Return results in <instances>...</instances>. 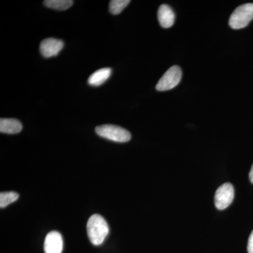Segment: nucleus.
Instances as JSON below:
<instances>
[{
  "label": "nucleus",
  "mask_w": 253,
  "mask_h": 253,
  "mask_svg": "<svg viewBox=\"0 0 253 253\" xmlns=\"http://www.w3.org/2000/svg\"><path fill=\"white\" fill-rule=\"evenodd\" d=\"M22 124L18 120L12 118H1L0 131L5 134H14L22 130Z\"/></svg>",
  "instance_id": "9"
},
{
  "label": "nucleus",
  "mask_w": 253,
  "mask_h": 253,
  "mask_svg": "<svg viewBox=\"0 0 253 253\" xmlns=\"http://www.w3.org/2000/svg\"><path fill=\"white\" fill-rule=\"evenodd\" d=\"M86 231L91 244L94 246H100L104 243L109 234V226L104 217L95 214L88 219Z\"/></svg>",
  "instance_id": "1"
},
{
  "label": "nucleus",
  "mask_w": 253,
  "mask_h": 253,
  "mask_svg": "<svg viewBox=\"0 0 253 253\" xmlns=\"http://www.w3.org/2000/svg\"><path fill=\"white\" fill-rule=\"evenodd\" d=\"M19 195L14 191L1 192L0 194V208H4L17 201Z\"/></svg>",
  "instance_id": "12"
},
{
  "label": "nucleus",
  "mask_w": 253,
  "mask_h": 253,
  "mask_svg": "<svg viewBox=\"0 0 253 253\" xmlns=\"http://www.w3.org/2000/svg\"><path fill=\"white\" fill-rule=\"evenodd\" d=\"M129 3V0H111L109 4V11L113 15L121 14Z\"/></svg>",
  "instance_id": "13"
},
{
  "label": "nucleus",
  "mask_w": 253,
  "mask_h": 253,
  "mask_svg": "<svg viewBox=\"0 0 253 253\" xmlns=\"http://www.w3.org/2000/svg\"><path fill=\"white\" fill-rule=\"evenodd\" d=\"M247 249L249 253H253V231L250 235Z\"/></svg>",
  "instance_id": "14"
},
{
  "label": "nucleus",
  "mask_w": 253,
  "mask_h": 253,
  "mask_svg": "<svg viewBox=\"0 0 253 253\" xmlns=\"http://www.w3.org/2000/svg\"><path fill=\"white\" fill-rule=\"evenodd\" d=\"M182 72L181 68L177 66H174L166 71L163 77L156 84V89L160 91L169 90L175 87L181 79Z\"/></svg>",
  "instance_id": "4"
},
{
  "label": "nucleus",
  "mask_w": 253,
  "mask_h": 253,
  "mask_svg": "<svg viewBox=\"0 0 253 253\" xmlns=\"http://www.w3.org/2000/svg\"><path fill=\"white\" fill-rule=\"evenodd\" d=\"M234 199V188L230 183H225L218 188L214 195V204L219 211L229 207Z\"/></svg>",
  "instance_id": "5"
},
{
  "label": "nucleus",
  "mask_w": 253,
  "mask_h": 253,
  "mask_svg": "<svg viewBox=\"0 0 253 253\" xmlns=\"http://www.w3.org/2000/svg\"><path fill=\"white\" fill-rule=\"evenodd\" d=\"M63 248V238L58 231H51L44 240V250L45 253H61Z\"/></svg>",
  "instance_id": "7"
},
{
  "label": "nucleus",
  "mask_w": 253,
  "mask_h": 253,
  "mask_svg": "<svg viewBox=\"0 0 253 253\" xmlns=\"http://www.w3.org/2000/svg\"><path fill=\"white\" fill-rule=\"evenodd\" d=\"M73 4L72 0H45L44 4L50 9L64 11L69 9Z\"/></svg>",
  "instance_id": "11"
},
{
  "label": "nucleus",
  "mask_w": 253,
  "mask_h": 253,
  "mask_svg": "<svg viewBox=\"0 0 253 253\" xmlns=\"http://www.w3.org/2000/svg\"><path fill=\"white\" fill-rule=\"evenodd\" d=\"M95 131L98 135L116 142H127L131 139V134L121 126L113 125H104L96 126Z\"/></svg>",
  "instance_id": "3"
},
{
  "label": "nucleus",
  "mask_w": 253,
  "mask_h": 253,
  "mask_svg": "<svg viewBox=\"0 0 253 253\" xmlns=\"http://www.w3.org/2000/svg\"><path fill=\"white\" fill-rule=\"evenodd\" d=\"M253 19V4L247 3L234 10L229 18V26L233 29H241L246 27Z\"/></svg>",
  "instance_id": "2"
},
{
  "label": "nucleus",
  "mask_w": 253,
  "mask_h": 253,
  "mask_svg": "<svg viewBox=\"0 0 253 253\" xmlns=\"http://www.w3.org/2000/svg\"><path fill=\"white\" fill-rule=\"evenodd\" d=\"M249 178L250 180H251V182L253 184V165L252 168H251V171H250Z\"/></svg>",
  "instance_id": "15"
},
{
  "label": "nucleus",
  "mask_w": 253,
  "mask_h": 253,
  "mask_svg": "<svg viewBox=\"0 0 253 253\" xmlns=\"http://www.w3.org/2000/svg\"><path fill=\"white\" fill-rule=\"evenodd\" d=\"M111 68H105L97 70L93 74L89 76L88 79V84L93 86H99L104 84L111 76Z\"/></svg>",
  "instance_id": "10"
},
{
  "label": "nucleus",
  "mask_w": 253,
  "mask_h": 253,
  "mask_svg": "<svg viewBox=\"0 0 253 253\" xmlns=\"http://www.w3.org/2000/svg\"><path fill=\"white\" fill-rule=\"evenodd\" d=\"M158 18L160 25L164 28L172 27L175 20V15L170 6L162 4L158 11Z\"/></svg>",
  "instance_id": "8"
},
{
  "label": "nucleus",
  "mask_w": 253,
  "mask_h": 253,
  "mask_svg": "<svg viewBox=\"0 0 253 253\" xmlns=\"http://www.w3.org/2000/svg\"><path fill=\"white\" fill-rule=\"evenodd\" d=\"M63 46V41L55 38H47L41 42L40 51L44 58H51L59 54Z\"/></svg>",
  "instance_id": "6"
}]
</instances>
